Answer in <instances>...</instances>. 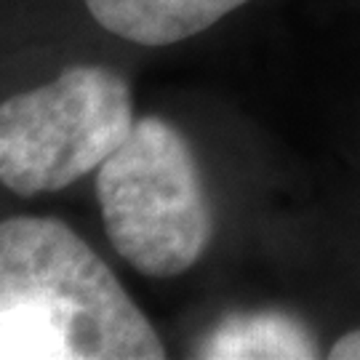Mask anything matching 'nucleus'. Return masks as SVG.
<instances>
[{
	"label": "nucleus",
	"mask_w": 360,
	"mask_h": 360,
	"mask_svg": "<svg viewBox=\"0 0 360 360\" xmlns=\"http://www.w3.org/2000/svg\"><path fill=\"white\" fill-rule=\"evenodd\" d=\"M104 232L147 278L195 267L214 238V208L184 134L163 117H139L96 171Z\"/></svg>",
	"instance_id": "nucleus-2"
},
{
	"label": "nucleus",
	"mask_w": 360,
	"mask_h": 360,
	"mask_svg": "<svg viewBox=\"0 0 360 360\" xmlns=\"http://www.w3.org/2000/svg\"><path fill=\"white\" fill-rule=\"evenodd\" d=\"M198 358H318V342L285 312H238L200 342Z\"/></svg>",
	"instance_id": "nucleus-5"
},
{
	"label": "nucleus",
	"mask_w": 360,
	"mask_h": 360,
	"mask_svg": "<svg viewBox=\"0 0 360 360\" xmlns=\"http://www.w3.org/2000/svg\"><path fill=\"white\" fill-rule=\"evenodd\" d=\"M0 358L160 360L153 323L115 272L53 217L0 224Z\"/></svg>",
	"instance_id": "nucleus-1"
},
{
	"label": "nucleus",
	"mask_w": 360,
	"mask_h": 360,
	"mask_svg": "<svg viewBox=\"0 0 360 360\" xmlns=\"http://www.w3.org/2000/svg\"><path fill=\"white\" fill-rule=\"evenodd\" d=\"M331 360H360V328L349 331V334L339 336L331 349H328Z\"/></svg>",
	"instance_id": "nucleus-6"
},
{
	"label": "nucleus",
	"mask_w": 360,
	"mask_h": 360,
	"mask_svg": "<svg viewBox=\"0 0 360 360\" xmlns=\"http://www.w3.org/2000/svg\"><path fill=\"white\" fill-rule=\"evenodd\" d=\"M136 126L131 89L115 70L67 67L0 107V179L13 195L59 193L99 171Z\"/></svg>",
	"instance_id": "nucleus-3"
},
{
	"label": "nucleus",
	"mask_w": 360,
	"mask_h": 360,
	"mask_svg": "<svg viewBox=\"0 0 360 360\" xmlns=\"http://www.w3.org/2000/svg\"><path fill=\"white\" fill-rule=\"evenodd\" d=\"M248 0H86L89 13L117 38L158 49L217 25Z\"/></svg>",
	"instance_id": "nucleus-4"
}]
</instances>
